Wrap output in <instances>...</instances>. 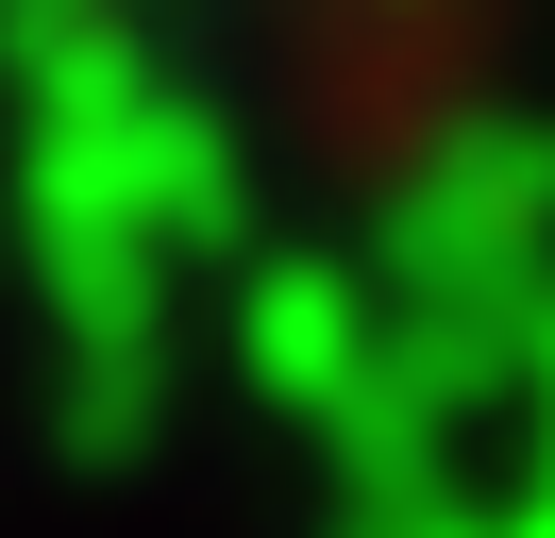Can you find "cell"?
<instances>
[{"label": "cell", "instance_id": "obj_1", "mask_svg": "<svg viewBox=\"0 0 555 538\" xmlns=\"http://www.w3.org/2000/svg\"><path fill=\"white\" fill-rule=\"evenodd\" d=\"M236 354L270 370V404H304V421H337V404L371 387V370H353V286H337V269H304V253L236 286Z\"/></svg>", "mask_w": 555, "mask_h": 538}, {"label": "cell", "instance_id": "obj_2", "mask_svg": "<svg viewBox=\"0 0 555 538\" xmlns=\"http://www.w3.org/2000/svg\"><path fill=\"white\" fill-rule=\"evenodd\" d=\"M85 34H135V0H0V67H35V51H85Z\"/></svg>", "mask_w": 555, "mask_h": 538}]
</instances>
